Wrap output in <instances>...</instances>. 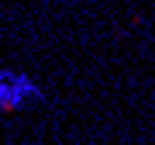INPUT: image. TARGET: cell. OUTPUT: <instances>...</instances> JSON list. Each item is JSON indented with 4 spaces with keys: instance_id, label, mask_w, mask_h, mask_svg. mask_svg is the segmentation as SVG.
Listing matches in <instances>:
<instances>
[{
    "instance_id": "1",
    "label": "cell",
    "mask_w": 155,
    "mask_h": 145,
    "mask_svg": "<svg viewBox=\"0 0 155 145\" xmlns=\"http://www.w3.org/2000/svg\"><path fill=\"white\" fill-rule=\"evenodd\" d=\"M41 86L38 79H31L28 72H17V69H0V111L11 114L21 111V107H31L41 100Z\"/></svg>"
}]
</instances>
